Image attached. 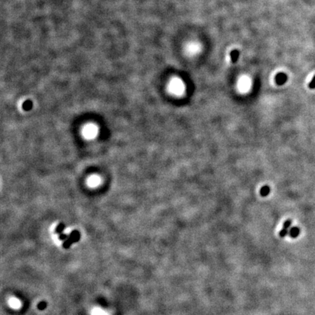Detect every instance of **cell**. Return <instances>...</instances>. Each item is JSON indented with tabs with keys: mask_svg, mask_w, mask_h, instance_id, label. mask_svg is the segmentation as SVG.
Masks as SVG:
<instances>
[{
	"mask_svg": "<svg viewBox=\"0 0 315 315\" xmlns=\"http://www.w3.org/2000/svg\"><path fill=\"white\" fill-rule=\"evenodd\" d=\"M65 225H64V223H59L58 225L56 226V230H55V232H56V234L58 235H60L61 234V233H63V231H64V230L65 229Z\"/></svg>",
	"mask_w": 315,
	"mask_h": 315,
	"instance_id": "cell-9",
	"label": "cell"
},
{
	"mask_svg": "<svg viewBox=\"0 0 315 315\" xmlns=\"http://www.w3.org/2000/svg\"><path fill=\"white\" fill-rule=\"evenodd\" d=\"M33 107V103L31 101L27 100L22 105V108L23 110H24L25 111H29V110H31L32 109Z\"/></svg>",
	"mask_w": 315,
	"mask_h": 315,
	"instance_id": "cell-8",
	"label": "cell"
},
{
	"mask_svg": "<svg viewBox=\"0 0 315 315\" xmlns=\"http://www.w3.org/2000/svg\"><path fill=\"white\" fill-rule=\"evenodd\" d=\"M299 233H300V229H299V228H298V227L295 226L293 227V228H291L290 231V233H289V235H290V237L295 239L298 236Z\"/></svg>",
	"mask_w": 315,
	"mask_h": 315,
	"instance_id": "cell-6",
	"label": "cell"
},
{
	"mask_svg": "<svg viewBox=\"0 0 315 315\" xmlns=\"http://www.w3.org/2000/svg\"><path fill=\"white\" fill-rule=\"evenodd\" d=\"M270 190H271V189H270V187H269V186L268 185L262 186V187L261 188V190H260V194H261V196L266 197L267 196V195H268V194L270 193Z\"/></svg>",
	"mask_w": 315,
	"mask_h": 315,
	"instance_id": "cell-7",
	"label": "cell"
},
{
	"mask_svg": "<svg viewBox=\"0 0 315 315\" xmlns=\"http://www.w3.org/2000/svg\"><path fill=\"white\" fill-rule=\"evenodd\" d=\"M68 238H69V236L66 234H64V233H61V234L59 235V240H61V241H64L67 239Z\"/></svg>",
	"mask_w": 315,
	"mask_h": 315,
	"instance_id": "cell-12",
	"label": "cell"
},
{
	"mask_svg": "<svg viewBox=\"0 0 315 315\" xmlns=\"http://www.w3.org/2000/svg\"><path fill=\"white\" fill-rule=\"evenodd\" d=\"M286 80H287V75L284 73L278 74L276 77V82L278 85H283L286 82Z\"/></svg>",
	"mask_w": 315,
	"mask_h": 315,
	"instance_id": "cell-4",
	"label": "cell"
},
{
	"mask_svg": "<svg viewBox=\"0 0 315 315\" xmlns=\"http://www.w3.org/2000/svg\"><path fill=\"white\" fill-rule=\"evenodd\" d=\"M308 87H309V88L311 89L315 88V76L313 77V79H312L311 82L309 83V85H308Z\"/></svg>",
	"mask_w": 315,
	"mask_h": 315,
	"instance_id": "cell-13",
	"label": "cell"
},
{
	"mask_svg": "<svg viewBox=\"0 0 315 315\" xmlns=\"http://www.w3.org/2000/svg\"><path fill=\"white\" fill-rule=\"evenodd\" d=\"M291 224H292V221L290 220H287L284 223V225H283V228L279 231V236L282 237V238H284V236L288 233V229L290 227Z\"/></svg>",
	"mask_w": 315,
	"mask_h": 315,
	"instance_id": "cell-3",
	"label": "cell"
},
{
	"mask_svg": "<svg viewBox=\"0 0 315 315\" xmlns=\"http://www.w3.org/2000/svg\"><path fill=\"white\" fill-rule=\"evenodd\" d=\"M47 306H48V304H47V302L45 301H40L39 303V304H37V308L39 309V310L40 311H43L45 310L46 308H47Z\"/></svg>",
	"mask_w": 315,
	"mask_h": 315,
	"instance_id": "cell-10",
	"label": "cell"
},
{
	"mask_svg": "<svg viewBox=\"0 0 315 315\" xmlns=\"http://www.w3.org/2000/svg\"><path fill=\"white\" fill-rule=\"evenodd\" d=\"M96 128L93 125H89V126H86L83 131L84 135L85 136V137L89 138V139L94 138L96 135Z\"/></svg>",
	"mask_w": 315,
	"mask_h": 315,
	"instance_id": "cell-2",
	"label": "cell"
},
{
	"mask_svg": "<svg viewBox=\"0 0 315 315\" xmlns=\"http://www.w3.org/2000/svg\"><path fill=\"white\" fill-rule=\"evenodd\" d=\"M80 239V233L77 230L72 231L69 235V238L63 243L62 247L64 249H69L73 243L78 242Z\"/></svg>",
	"mask_w": 315,
	"mask_h": 315,
	"instance_id": "cell-1",
	"label": "cell"
},
{
	"mask_svg": "<svg viewBox=\"0 0 315 315\" xmlns=\"http://www.w3.org/2000/svg\"><path fill=\"white\" fill-rule=\"evenodd\" d=\"M100 182V178L97 176H93L88 179V184L89 185L91 186V187H95V186L98 185Z\"/></svg>",
	"mask_w": 315,
	"mask_h": 315,
	"instance_id": "cell-5",
	"label": "cell"
},
{
	"mask_svg": "<svg viewBox=\"0 0 315 315\" xmlns=\"http://www.w3.org/2000/svg\"><path fill=\"white\" fill-rule=\"evenodd\" d=\"M231 56L232 61H233V63H235L236 61V60H237V58H238L239 51H236V50H235V51H233L231 52Z\"/></svg>",
	"mask_w": 315,
	"mask_h": 315,
	"instance_id": "cell-11",
	"label": "cell"
}]
</instances>
